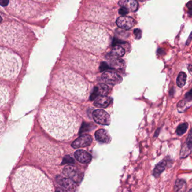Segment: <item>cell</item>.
<instances>
[{"label": "cell", "instance_id": "obj_1", "mask_svg": "<svg viewBox=\"0 0 192 192\" xmlns=\"http://www.w3.org/2000/svg\"><path fill=\"white\" fill-rule=\"evenodd\" d=\"M40 122L47 132L59 140L71 139L79 125L73 110L65 104L57 100H51L43 108Z\"/></svg>", "mask_w": 192, "mask_h": 192}, {"label": "cell", "instance_id": "obj_2", "mask_svg": "<svg viewBox=\"0 0 192 192\" xmlns=\"http://www.w3.org/2000/svg\"><path fill=\"white\" fill-rule=\"evenodd\" d=\"M17 192H53L52 182L46 175L33 167H20L15 172L12 180Z\"/></svg>", "mask_w": 192, "mask_h": 192}, {"label": "cell", "instance_id": "obj_3", "mask_svg": "<svg viewBox=\"0 0 192 192\" xmlns=\"http://www.w3.org/2000/svg\"><path fill=\"white\" fill-rule=\"evenodd\" d=\"M85 83L78 75L70 71L59 72L54 79V89L69 99H79L85 96Z\"/></svg>", "mask_w": 192, "mask_h": 192}, {"label": "cell", "instance_id": "obj_4", "mask_svg": "<svg viewBox=\"0 0 192 192\" xmlns=\"http://www.w3.org/2000/svg\"><path fill=\"white\" fill-rule=\"evenodd\" d=\"M74 40L78 46L83 49L102 50L107 45L108 36L103 29L98 26L83 25L76 30Z\"/></svg>", "mask_w": 192, "mask_h": 192}, {"label": "cell", "instance_id": "obj_5", "mask_svg": "<svg viewBox=\"0 0 192 192\" xmlns=\"http://www.w3.org/2000/svg\"><path fill=\"white\" fill-rule=\"evenodd\" d=\"M21 59L12 51L0 47V77L14 79L21 70Z\"/></svg>", "mask_w": 192, "mask_h": 192}, {"label": "cell", "instance_id": "obj_6", "mask_svg": "<svg viewBox=\"0 0 192 192\" xmlns=\"http://www.w3.org/2000/svg\"><path fill=\"white\" fill-rule=\"evenodd\" d=\"M0 39L11 47L19 50L26 43V36L21 27L14 23H7L0 26Z\"/></svg>", "mask_w": 192, "mask_h": 192}, {"label": "cell", "instance_id": "obj_7", "mask_svg": "<svg viewBox=\"0 0 192 192\" xmlns=\"http://www.w3.org/2000/svg\"><path fill=\"white\" fill-rule=\"evenodd\" d=\"M94 121L97 124L102 125H110L111 119L109 114L102 109L95 110L93 113Z\"/></svg>", "mask_w": 192, "mask_h": 192}, {"label": "cell", "instance_id": "obj_8", "mask_svg": "<svg viewBox=\"0 0 192 192\" xmlns=\"http://www.w3.org/2000/svg\"><path fill=\"white\" fill-rule=\"evenodd\" d=\"M103 81L112 85H115L120 83L122 81V78L117 73L112 71L105 72L102 76Z\"/></svg>", "mask_w": 192, "mask_h": 192}, {"label": "cell", "instance_id": "obj_9", "mask_svg": "<svg viewBox=\"0 0 192 192\" xmlns=\"http://www.w3.org/2000/svg\"><path fill=\"white\" fill-rule=\"evenodd\" d=\"M92 142H93V139L90 135H82L72 142V146L73 148L77 149V148L89 146L91 145Z\"/></svg>", "mask_w": 192, "mask_h": 192}, {"label": "cell", "instance_id": "obj_10", "mask_svg": "<svg viewBox=\"0 0 192 192\" xmlns=\"http://www.w3.org/2000/svg\"><path fill=\"white\" fill-rule=\"evenodd\" d=\"M109 91V87L107 85L99 84L94 87L93 93L90 97V100H93L95 99L98 96L107 95Z\"/></svg>", "mask_w": 192, "mask_h": 192}, {"label": "cell", "instance_id": "obj_11", "mask_svg": "<svg viewBox=\"0 0 192 192\" xmlns=\"http://www.w3.org/2000/svg\"><path fill=\"white\" fill-rule=\"evenodd\" d=\"M58 184L66 191H75L77 188V185L75 181L71 179H65L61 177L57 178Z\"/></svg>", "mask_w": 192, "mask_h": 192}, {"label": "cell", "instance_id": "obj_12", "mask_svg": "<svg viewBox=\"0 0 192 192\" xmlns=\"http://www.w3.org/2000/svg\"><path fill=\"white\" fill-rule=\"evenodd\" d=\"M116 23L120 28L128 29L135 25V21L134 19L124 15L118 18Z\"/></svg>", "mask_w": 192, "mask_h": 192}, {"label": "cell", "instance_id": "obj_13", "mask_svg": "<svg viewBox=\"0 0 192 192\" xmlns=\"http://www.w3.org/2000/svg\"><path fill=\"white\" fill-rule=\"evenodd\" d=\"M76 159L82 164H89L91 161L92 156L84 150H78L75 153Z\"/></svg>", "mask_w": 192, "mask_h": 192}, {"label": "cell", "instance_id": "obj_14", "mask_svg": "<svg viewBox=\"0 0 192 192\" xmlns=\"http://www.w3.org/2000/svg\"><path fill=\"white\" fill-rule=\"evenodd\" d=\"M118 4L121 7H125L128 11L132 12L135 11L138 7L136 0H120Z\"/></svg>", "mask_w": 192, "mask_h": 192}, {"label": "cell", "instance_id": "obj_15", "mask_svg": "<svg viewBox=\"0 0 192 192\" xmlns=\"http://www.w3.org/2000/svg\"><path fill=\"white\" fill-rule=\"evenodd\" d=\"M95 136L96 140H98L99 142L108 143L110 141V135H109L108 132L106 130L104 129H100L96 131Z\"/></svg>", "mask_w": 192, "mask_h": 192}, {"label": "cell", "instance_id": "obj_16", "mask_svg": "<svg viewBox=\"0 0 192 192\" xmlns=\"http://www.w3.org/2000/svg\"><path fill=\"white\" fill-rule=\"evenodd\" d=\"M111 102V98L107 95L98 96L95 100L94 105L98 108H107L110 105Z\"/></svg>", "mask_w": 192, "mask_h": 192}, {"label": "cell", "instance_id": "obj_17", "mask_svg": "<svg viewBox=\"0 0 192 192\" xmlns=\"http://www.w3.org/2000/svg\"><path fill=\"white\" fill-rule=\"evenodd\" d=\"M63 174L65 176L71 179L73 181H77L78 171L76 167L73 166H67L64 167Z\"/></svg>", "mask_w": 192, "mask_h": 192}, {"label": "cell", "instance_id": "obj_18", "mask_svg": "<svg viewBox=\"0 0 192 192\" xmlns=\"http://www.w3.org/2000/svg\"><path fill=\"white\" fill-rule=\"evenodd\" d=\"M9 99V92L4 86L0 85V107H4Z\"/></svg>", "mask_w": 192, "mask_h": 192}, {"label": "cell", "instance_id": "obj_19", "mask_svg": "<svg viewBox=\"0 0 192 192\" xmlns=\"http://www.w3.org/2000/svg\"><path fill=\"white\" fill-rule=\"evenodd\" d=\"M166 166V161H163L160 162L155 167L153 171V175L155 177H158L161 174L164 170Z\"/></svg>", "mask_w": 192, "mask_h": 192}, {"label": "cell", "instance_id": "obj_20", "mask_svg": "<svg viewBox=\"0 0 192 192\" xmlns=\"http://www.w3.org/2000/svg\"><path fill=\"white\" fill-rule=\"evenodd\" d=\"M186 188V182L182 179H178L174 186L175 192H184Z\"/></svg>", "mask_w": 192, "mask_h": 192}, {"label": "cell", "instance_id": "obj_21", "mask_svg": "<svg viewBox=\"0 0 192 192\" xmlns=\"http://www.w3.org/2000/svg\"><path fill=\"white\" fill-rule=\"evenodd\" d=\"M192 150V144H190L188 142H186L182 147L181 152H180V157L181 158H185L191 153Z\"/></svg>", "mask_w": 192, "mask_h": 192}, {"label": "cell", "instance_id": "obj_22", "mask_svg": "<svg viewBox=\"0 0 192 192\" xmlns=\"http://www.w3.org/2000/svg\"><path fill=\"white\" fill-rule=\"evenodd\" d=\"M111 54L114 57H121L125 54V50L120 46H114L111 51Z\"/></svg>", "mask_w": 192, "mask_h": 192}, {"label": "cell", "instance_id": "obj_23", "mask_svg": "<svg viewBox=\"0 0 192 192\" xmlns=\"http://www.w3.org/2000/svg\"><path fill=\"white\" fill-rule=\"evenodd\" d=\"M186 74L185 72H180L178 75V78H177V84L178 86L180 87H182L185 85L186 81Z\"/></svg>", "mask_w": 192, "mask_h": 192}, {"label": "cell", "instance_id": "obj_24", "mask_svg": "<svg viewBox=\"0 0 192 192\" xmlns=\"http://www.w3.org/2000/svg\"><path fill=\"white\" fill-rule=\"evenodd\" d=\"M188 127V124L187 123H184L179 125L176 130L177 134L179 136L183 135L187 131Z\"/></svg>", "mask_w": 192, "mask_h": 192}, {"label": "cell", "instance_id": "obj_25", "mask_svg": "<svg viewBox=\"0 0 192 192\" xmlns=\"http://www.w3.org/2000/svg\"><path fill=\"white\" fill-rule=\"evenodd\" d=\"M74 163H75L74 160L69 156H66L65 157L64 159H63V164H74Z\"/></svg>", "mask_w": 192, "mask_h": 192}, {"label": "cell", "instance_id": "obj_26", "mask_svg": "<svg viewBox=\"0 0 192 192\" xmlns=\"http://www.w3.org/2000/svg\"><path fill=\"white\" fill-rule=\"evenodd\" d=\"M134 33L135 35V37L137 39H139L142 37V31L139 29H136L134 31Z\"/></svg>", "mask_w": 192, "mask_h": 192}, {"label": "cell", "instance_id": "obj_27", "mask_svg": "<svg viewBox=\"0 0 192 192\" xmlns=\"http://www.w3.org/2000/svg\"><path fill=\"white\" fill-rule=\"evenodd\" d=\"M4 126V120L2 114L0 113V134L2 131Z\"/></svg>", "mask_w": 192, "mask_h": 192}, {"label": "cell", "instance_id": "obj_28", "mask_svg": "<svg viewBox=\"0 0 192 192\" xmlns=\"http://www.w3.org/2000/svg\"><path fill=\"white\" fill-rule=\"evenodd\" d=\"M128 10H127L126 8L124 7H121V9H120L119 10V14L122 15H125L127 14L128 13Z\"/></svg>", "mask_w": 192, "mask_h": 192}, {"label": "cell", "instance_id": "obj_29", "mask_svg": "<svg viewBox=\"0 0 192 192\" xmlns=\"http://www.w3.org/2000/svg\"><path fill=\"white\" fill-rule=\"evenodd\" d=\"M108 68H109V67H108V65L107 64H106L105 63H102L101 65H100V70H101V71H105V70H107V69H108Z\"/></svg>", "mask_w": 192, "mask_h": 192}, {"label": "cell", "instance_id": "obj_30", "mask_svg": "<svg viewBox=\"0 0 192 192\" xmlns=\"http://www.w3.org/2000/svg\"><path fill=\"white\" fill-rule=\"evenodd\" d=\"M9 2V0H0V5L2 6H7Z\"/></svg>", "mask_w": 192, "mask_h": 192}, {"label": "cell", "instance_id": "obj_31", "mask_svg": "<svg viewBox=\"0 0 192 192\" xmlns=\"http://www.w3.org/2000/svg\"><path fill=\"white\" fill-rule=\"evenodd\" d=\"M37 1H42V2H46L47 1H50V0H37Z\"/></svg>", "mask_w": 192, "mask_h": 192}, {"label": "cell", "instance_id": "obj_32", "mask_svg": "<svg viewBox=\"0 0 192 192\" xmlns=\"http://www.w3.org/2000/svg\"><path fill=\"white\" fill-rule=\"evenodd\" d=\"M1 21H2V18H1V17H0V23H1Z\"/></svg>", "mask_w": 192, "mask_h": 192}, {"label": "cell", "instance_id": "obj_33", "mask_svg": "<svg viewBox=\"0 0 192 192\" xmlns=\"http://www.w3.org/2000/svg\"><path fill=\"white\" fill-rule=\"evenodd\" d=\"M139 1H144V0H139Z\"/></svg>", "mask_w": 192, "mask_h": 192}]
</instances>
